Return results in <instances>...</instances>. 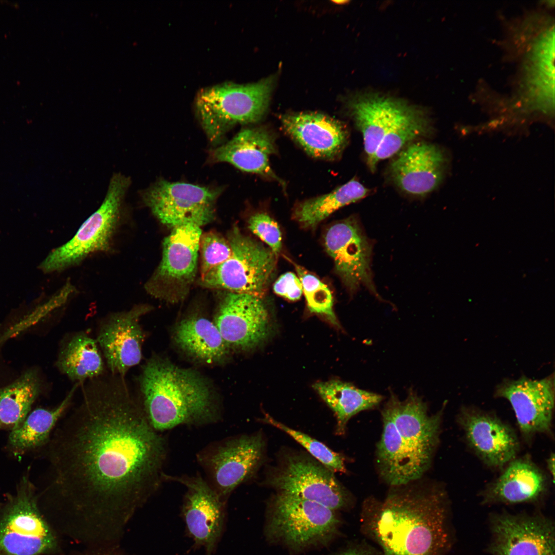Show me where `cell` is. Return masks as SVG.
Masks as SVG:
<instances>
[{"label": "cell", "mask_w": 555, "mask_h": 555, "mask_svg": "<svg viewBox=\"0 0 555 555\" xmlns=\"http://www.w3.org/2000/svg\"><path fill=\"white\" fill-rule=\"evenodd\" d=\"M313 387L334 412L337 419V433L343 435L349 419L359 412L377 406L382 396L359 389L338 379L318 382Z\"/></svg>", "instance_id": "cell-28"}, {"label": "cell", "mask_w": 555, "mask_h": 555, "mask_svg": "<svg viewBox=\"0 0 555 555\" xmlns=\"http://www.w3.org/2000/svg\"><path fill=\"white\" fill-rule=\"evenodd\" d=\"M40 391V380L34 370L26 371L0 388V430L18 427L28 415Z\"/></svg>", "instance_id": "cell-31"}, {"label": "cell", "mask_w": 555, "mask_h": 555, "mask_svg": "<svg viewBox=\"0 0 555 555\" xmlns=\"http://www.w3.org/2000/svg\"><path fill=\"white\" fill-rule=\"evenodd\" d=\"M227 239L231 256L200 276L199 284L206 288L261 298L275 272L276 255L269 247L243 234L236 226Z\"/></svg>", "instance_id": "cell-9"}, {"label": "cell", "mask_w": 555, "mask_h": 555, "mask_svg": "<svg viewBox=\"0 0 555 555\" xmlns=\"http://www.w3.org/2000/svg\"><path fill=\"white\" fill-rule=\"evenodd\" d=\"M173 332L177 345L198 361L217 364L228 356V346L214 323L207 318L197 316L187 317L177 325Z\"/></svg>", "instance_id": "cell-26"}, {"label": "cell", "mask_w": 555, "mask_h": 555, "mask_svg": "<svg viewBox=\"0 0 555 555\" xmlns=\"http://www.w3.org/2000/svg\"><path fill=\"white\" fill-rule=\"evenodd\" d=\"M361 529L385 555H447L453 534L447 493L440 488H405L382 500L369 497Z\"/></svg>", "instance_id": "cell-2"}, {"label": "cell", "mask_w": 555, "mask_h": 555, "mask_svg": "<svg viewBox=\"0 0 555 555\" xmlns=\"http://www.w3.org/2000/svg\"><path fill=\"white\" fill-rule=\"evenodd\" d=\"M445 407V403L430 415L426 403L410 391L403 401L391 392L382 410L381 442L405 467L410 482L420 478L431 465L439 442Z\"/></svg>", "instance_id": "cell-5"}, {"label": "cell", "mask_w": 555, "mask_h": 555, "mask_svg": "<svg viewBox=\"0 0 555 555\" xmlns=\"http://www.w3.org/2000/svg\"><path fill=\"white\" fill-rule=\"evenodd\" d=\"M201 226L193 222L173 228L163 243L159 265L145 285L156 298L176 303L187 294L196 276Z\"/></svg>", "instance_id": "cell-11"}, {"label": "cell", "mask_w": 555, "mask_h": 555, "mask_svg": "<svg viewBox=\"0 0 555 555\" xmlns=\"http://www.w3.org/2000/svg\"><path fill=\"white\" fill-rule=\"evenodd\" d=\"M275 152L271 134L264 127L247 128L213 152L214 160L230 163L242 171L275 180L283 187L285 182L272 170L269 158Z\"/></svg>", "instance_id": "cell-25"}, {"label": "cell", "mask_w": 555, "mask_h": 555, "mask_svg": "<svg viewBox=\"0 0 555 555\" xmlns=\"http://www.w3.org/2000/svg\"><path fill=\"white\" fill-rule=\"evenodd\" d=\"M248 228L265 242L277 255L282 249V235L279 226L268 214L260 212L252 215L248 220Z\"/></svg>", "instance_id": "cell-35"}, {"label": "cell", "mask_w": 555, "mask_h": 555, "mask_svg": "<svg viewBox=\"0 0 555 555\" xmlns=\"http://www.w3.org/2000/svg\"><path fill=\"white\" fill-rule=\"evenodd\" d=\"M285 131L309 155L331 160L338 156L347 144L348 134L338 120L316 113H299L281 118Z\"/></svg>", "instance_id": "cell-23"}, {"label": "cell", "mask_w": 555, "mask_h": 555, "mask_svg": "<svg viewBox=\"0 0 555 555\" xmlns=\"http://www.w3.org/2000/svg\"><path fill=\"white\" fill-rule=\"evenodd\" d=\"M214 324L229 347L242 350L255 348L271 332L269 314L261 298L248 294L227 292Z\"/></svg>", "instance_id": "cell-20"}, {"label": "cell", "mask_w": 555, "mask_h": 555, "mask_svg": "<svg viewBox=\"0 0 555 555\" xmlns=\"http://www.w3.org/2000/svg\"><path fill=\"white\" fill-rule=\"evenodd\" d=\"M263 420L288 434L330 471L332 472H346L343 457L330 450L323 443L305 433L290 428L268 414L265 415Z\"/></svg>", "instance_id": "cell-33"}, {"label": "cell", "mask_w": 555, "mask_h": 555, "mask_svg": "<svg viewBox=\"0 0 555 555\" xmlns=\"http://www.w3.org/2000/svg\"><path fill=\"white\" fill-rule=\"evenodd\" d=\"M457 422L468 446L486 466L505 467L516 457L520 442L512 427L492 412L462 406Z\"/></svg>", "instance_id": "cell-17"}, {"label": "cell", "mask_w": 555, "mask_h": 555, "mask_svg": "<svg viewBox=\"0 0 555 555\" xmlns=\"http://www.w3.org/2000/svg\"><path fill=\"white\" fill-rule=\"evenodd\" d=\"M324 243L337 273L350 292L363 285L378 295L371 271L372 247L356 218L350 217L330 226Z\"/></svg>", "instance_id": "cell-18"}, {"label": "cell", "mask_w": 555, "mask_h": 555, "mask_svg": "<svg viewBox=\"0 0 555 555\" xmlns=\"http://www.w3.org/2000/svg\"><path fill=\"white\" fill-rule=\"evenodd\" d=\"M220 193L217 189L160 180L144 191L142 198L161 223L173 228L188 222L209 223Z\"/></svg>", "instance_id": "cell-13"}, {"label": "cell", "mask_w": 555, "mask_h": 555, "mask_svg": "<svg viewBox=\"0 0 555 555\" xmlns=\"http://www.w3.org/2000/svg\"><path fill=\"white\" fill-rule=\"evenodd\" d=\"M264 445L260 434L228 437L202 449L197 460L208 476V483L227 501L254 472L261 460Z\"/></svg>", "instance_id": "cell-12"}, {"label": "cell", "mask_w": 555, "mask_h": 555, "mask_svg": "<svg viewBox=\"0 0 555 555\" xmlns=\"http://www.w3.org/2000/svg\"><path fill=\"white\" fill-rule=\"evenodd\" d=\"M55 543L38 509L33 486L24 478L0 518V555H39L53 549Z\"/></svg>", "instance_id": "cell-10"}, {"label": "cell", "mask_w": 555, "mask_h": 555, "mask_svg": "<svg viewBox=\"0 0 555 555\" xmlns=\"http://www.w3.org/2000/svg\"><path fill=\"white\" fill-rule=\"evenodd\" d=\"M164 480L179 483L186 488L181 514L189 536L206 555H212L224 530L226 501L199 475H163Z\"/></svg>", "instance_id": "cell-16"}, {"label": "cell", "mask_w": 555, "mask_h": 555, "mask_svg": "<svg viewBox=\"0 0 555 555\" xmlns=\"http://www.w3.org/2000/svg\"><path fill=\"white\" fill-rule=\"evenodd\" d=\"M138 382L140 406L157 432L180 425H206L220 418L209 383L193 370L153 357L142 367Z\"/></svg>", "instance_id": "cell-3"}, {"label": "cell", "mask_w": 555, "mask_h": 555, "mask_svg": "<svg viewBox=\"0 0 555 555\" xmlns=\"http://www.w3.org/2000/svg\"><path fill=\"white\" fill-rule=\"evenodd\" d=\"M335 510L319 503L280 493L268 514V536L294 550L325 545L338 533Z\"/></svg>", "instance_id": "cell-7"}, {"label": "cell", "mask_w": 555, "mask_h": 555, "mask_svg": "<svg viewBox=\"0 0 555 555\" xmlns=\"http://www.w3.org/2000/svg\"><path fill=\"white\" fill-rule=\"evenodd\" d=\"M294 265L309 311L324 317L337 328H341L333 310V298L330 289L317 277L300 266Z\"/></svg>", "instance_id": "cell-32"}, {"label": "cell", "mask_w": 555, "mask_h": 555, "mask_svg": "<svg viewBox=\"0 0 555 555\" xmlns=\"http://www.w3.org/2000/svg\"><path fill=\"white\" fill-rule=\"evenodd\" d=\"M505 467L500 475L482 491L483 504L535 503L545 495L547 479L529 458L516 457Z\"/></svg>", "instance_id": "cell-24"}, {"label": "cell", "mask_w": 555, "mask_h": 555, "mask_svg": "<svg viewBox=\"0 0 555 555\" xmlns=\"http://www.w3.org/2000/svg\"><path fill=\"white\" fill-rule=\"evenodd\" d=\"M371 190L352 179L329 193L306 200L297 206L293 218L304 228H314L336 211L365 197Z\"/></svg>", "instance_id": "cell-29"}, {"label": "cell", "mask_w": 555, "mask_h": 555, "mask_svg": "<svg viewBox=\"0 0 555 555\" xmlns=\"http://www.w3.org/2000/svg\"><path fill=\"white\" fill-rule=\"evenodd\" d=\"M554 373L540 379L523 375L505 378L497 384L496 398L510 404L520 432L527 441L539 434L551 432L555 402Z\"/></svg>", "instance_id": "cell-14"}, {"label": "cell", "mask_w": 555, "mask_h": 555, "mask_svg": "<svg viewBox=\"0 0 555 555\" xmlns=\"http://www.w3.org/2000/svg\"><path fill=\"white\" fill-rule=\"evenodd\" d=\"M554 453L550 454L546 460L547 469L550 473L552 482L554 480Z\"/></svg>", "instance_id": "cell-38"}, {"label": "cell", "mask_w": 555, "mask_h": 555, "mask_svg": "<svg viewBox=\"0 0 555 555\" xmlns=\"http://www.w3.org/2000/svg\"><path fill=\"white\" fill-rule=\"evenodd\" d=\"M490 526L492 555H554V524L541 514L494 513Z\"/></svg>", "instance_id": "cell-15"}, {"label": "cell", "mask_w": 555, "mask_h": 555, "mask_svg": "<svg viewBox=\"0 0 555 555\" xmlns=\"http://www.w3.org/2000/svg\"><path fill=\"white\" fill-rule=\"evenodd\" d=\"M330 555H385L382 552L371 549L366 546H357L347 548Z\"/></svg>", "instance_id": "cell-37"}, {"label": "cell", "mask_w": 555, "mask_h": 555, "mask_svg": "<svg viewBox=\"0 0 555 555\" xmlns=\"http://www.w3.org/2000/svg\"><path fill=\"white\" fill-rule=\"evenodd\" d=\"M79 384H75L57 407L36 409L18 427L12 429L9 437L11 448L16 452H23L45 444L57 422L68 409Z\"/></svg>", "instance_id": "cell-30"}, {"label": "cell", "mask_w": 555, "mask_h": 555, "mask_svg": "<svg viewBox=\"0 0 555 555\" xmlns=\"http://www.w3.org/2000/svg\"><path fill=\"white\" fill-rule=\"evenodd\" d=\"M273 78L249 84L226 83L200 90L196 111L210 141L217 144L236 124L261 120L269 105Z\"/></svg>", "instance_id": "cell-6"}, {"label": "cell", "mask_w": 555, "mask_h": 555, "mask_svg": "<svg viewBox=\"0 0 555 555\" xmlns=\"http://www.w3.org/2000/svg\"><path fill=\"white\" fill-rule=\"evenodd\" d=\"M396 155L390 173L394 183L404 192L424 196L442 181L445 159L436 145L417 141L405 146Z\"/></svg>", "instance_id": "cell-22"}, {"label": "cell", "mask_w": 555, "mask_h": 555, "mask_svg": "<svg viewBox=\"0 0 555 555\" xmlns=\"http://www.w3.org/2000/svg\"><path fill=\"white\" fill-rule=\"evenodd\" d=\"M151 309L146 305H136L110 314L100 325L96 341L112 375L124 377L140 362L144 336L140 319Z\"/></svg>", "instance_id": "cell-21"}, {"label": "cell", "mask_w": 555, "mask_h": 555, "mask_svg": "<svg viewBox=\"0 0 555 555\" xmlns=\"http://www.w3.org/2000/svg\"><path fill=\"white\" fill-rule=\"evenodd\" d=\"M347 108L362 133L367 164L372 172L380 161L396 155L406 144L431 131L425 112L402 100L364 93L349 99Z\"/></svg>", "instance_id": "cell-4"}, {"label": "cell", "mask_w": 555, "mask_h": 555, "mask_svg": "<svg viewBox=\"0 0 555 555\" xmlns=\"http://www.w3.org/2000/svg\"><path fill=\"white\" fill-rule=\"evenodd\" d=\"M124 378L89 380L52 446L54 489L66 515L86 526L123 524L164 481L167 441Z\"/></svg>", "instance_id": "cell-1"}, {"label": "cell", "mask_w": 555, "mask_h": 555, "mask_svg": "<svg viewBox=\"0 0 555 555\" xmlns=\"http://www.w3.org/2000/svg\"><path fill=\"white\" fill-rule=\"evenodd\" d=\"M200 276L227 260L231 248L227 239L214 231L201 234L199 242Z\"/></svg>", "instance_id": "cell-34"}, {"label": "cell", "mask_w": 555, "mask_h": 555, "mask_svg": "<svg viewBox=\"0 0 555 555\" xmlns=\"http://www.w3.org/2000/svg\"><path fill=\"white\" fill-rule=\"evenodd\" d=\"M131 183L129 177L114 174L99 208L69 241L50 252L39 266L41 270L45 273L61 271L79 264L93 253L107 251Z\"/></svg>", "instance_id": "cell-8"}, {"label": "cell", "mask_w": 555, "mask_h": 555, "mask_svg": "<svg viewBox=\"0 0 555 555\" xmlns=\"http://www.w3.org/2000/svg\"><path fill=\"white\" fill-rule=\"evenodd\" d=\"M57 366L62 374L79 383L100 377L104 370L97 341L82 331L75 333L64 342Z\"/></svg>", "instance_id": "cell-27"}, {"label": "cell", "mask_w": 555, "mask_h": 555, "mask_svg": "<svg viewBox=\"0 0 555 555\" xmlns=\"http://www.w3.org/2000/svg\"><path fill=\"white\" fill-rule=\"evenodd\" d=\"M273 290L275 293L290 301L300 299L303 287L299 277L288 272L282 275L275 282Z\"/></svg>", "instance_id": "cell-36"}, {"label": "cell", "mask_w": 555, "mask_h": 555, "mask_svg": "<svg viewBox=\"0 0 555 555\" xmlns=\"http://www.w3.org/2000/svg\"><path fill=\"white\" fill-rule=\"evenodd\" d=\"M334 472L303 457L289 458L270 482L281 493L314 502L332 510L345 508L350 498Z\"/></svg>", "instance_id": "cell-19"}]
</instances>
